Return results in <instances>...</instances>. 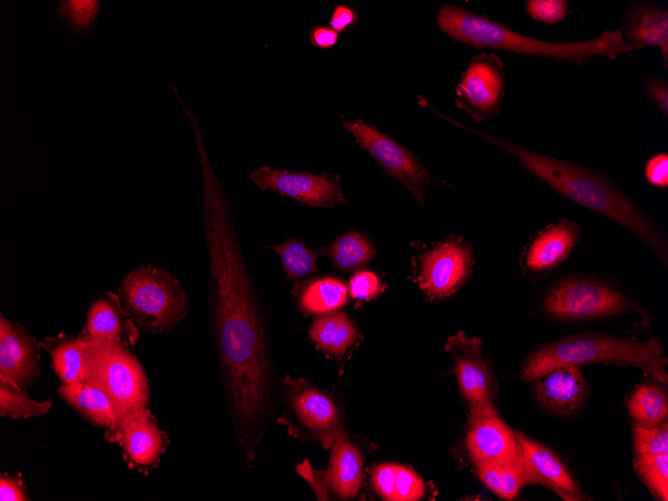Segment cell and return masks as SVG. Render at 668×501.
<instances>
[{
	"label": "cell",
	"mask_w": 668,
	"mask_h": 501,
	"mask_svg": "<svg viewBox=\"0 0 668 501\" xmlns=\"http://www.w3.org/2000/svg\"><path fill=\"white\" fill-rule=\"evenodd\" d=\"M202 192L215 331L232 409L251 452L262 435L270 400L265 330L218 178L204 177Z\"/></svg>",
	"instance_id": "6da1fadb"
},
{
	"label": "cell",
	"mask_w": 668,
	"mask_h": 501,
	"mask_svg": "<svg viewBox=\"0 0 668 501\" xmlns=\"http://www.w3.org/2000/svg\"><path fill=\"white\" fill-rule=\"evenodd\" d=\"M444 118L509 152L529 172L558 193L627 228L646 242L662 259H667L666 244L649 218L632 200L598 173L578 164L556 159L470 129L447 116Z\"/></svg>",
	"instance_id": "7a4b0ae2"
},
{
	"label": "cell",
	"mask_w": 668,
	"mask_h": 501,
	"mask_svg": "<svg viewBox=\"0 0 668 501\" xmlns=\"http://www.w3.org/2000/svg\"><path fill=\"white\" fill-rule=\"evenodd\" d=\"M437 25L454 41L475 48L501 49L517 54L553 58L575 65L594 56L615 59L621 54L638 50L624 40L620 28L604 31L590 40L551 42L517 33L500 22L455 5H444L439 9Z\"/></svg>",
	"instance_id": "3957f363"
},
{
	"label": "cell",
	"mask_w": 668,
	"mask_h": 501,
	"mask_svg": "<svg viewBox=\"0 0 668 501\" xmlns=\"http://www.w3.org/2000/svg\"><path fill=\"white\" fill-rule=\"evenodd\" d=\"M617 363L638 367L667 383L666 358L656 338L646 342L605 334H579L558 339L534 351L522 369V379L531 381L565 365Z\"/></svg>",
	"instance_id": "277c9868"
},
{
	"label": "cell",
	"mask_w": 668,
	"mask_h": 501,
	"mask_svg": "<svg viewBox=\"0 0 668 501\" xmlns=\"http://www.w3.org/2000/svg\"><path fill=\"white\" fill-rule=\"evenodd\" d=\"M118 296L139 331L164 334L182 321L189 309L180 282L168 271L141 265L120 282Z\"/></svg>",
	"instance_id": "5b68a950"
},
{
	"label": "cell",
	"mask_w": 668,
	"mask_h": 501,
	"mask_svg": "<svg viewBox=\"0 0 668 501\" xmlns=\"http://www.w3.org/2000/svg\"><path fill=\"white\" fill-rule=\"evenodd\" d=\"M83 335L86 341L84 382L107 395L119 418L147 408L149 387L137 358L121 343Z\"/></svg>",
	"instance_id": "8992f818"
},
{
	"label": "cell",
	"mask_w": 668,
	"mask_h": 501,
	"mask_svg": "<svg viewBox=\"0 0 668 501\" xmlns=\"http://www.w3.org/2000/svg\"><path fill=\"white\" fill-rule=\"evenodd\" d=\"M283 389L285 409L278 422L295 438L320 443L326 450L332 447L345 432L336 401L303 378L286 376Z\"/></svg>",
	"instance_id": "52a82bcc"
},
{
	"label": "cell",
	"mask_w": 668,
	"mask_h": 501,
	"mask_svg": "<svg viewBox=\"0 0 668 501\" xmlns=\"http://www.w3.org/2000/svg\"><path fill=\"white\" fill-rule=\"evenodd\" d=\"M471 418L497 415L495 383L482 353V341L460 330L445 344Z\"/></svg>",
	"instance_id": "ba28073f"
},
{
	"label": "cell",
	"mask_w": 668,
	"mask_h": 501,
	"mask_svg": "<svg viewBox=\"0 0 668 501\" xmlns=\"http://www.w3.org/2000/svg\"><path fill=\"white\" fill-rule=\"evenodd\" d=\"M343 127L369 152L383 170L400 181L423 207L429 184L426 169L408 149L363 119L349 121L340 116Z\"/></svg>",
	"instance_id": "9c48e42d"
},
{
	"label": "cell",
	"mask_w": 668,
	"mask_h": 501,
	"mask_svg": "<svg viewBox=\"0 0 668 501\" xmlns=\"http://www.w3.org/2000/svg\"><path fill=\"white\" fill-rule=\"evenodd\" d=\"M546 311L558 319H591L628 310L631 303L616 289L589 278L560 282L545 298Z\"/></svg>",
	"instance_id": "30bf717a"
},
{
	"label": "cell",
	"mask_w": 668,
	"mask_h": 501,
	"mask_svg": "<svg viewBox=\"0 0 668 501\" xmlns=\"http://www.w3.org/2000/svg\"><path fill=\"white\" fill-rule=\"evenodd\" d=\"M503 61L496 53L473 56L456 86L455 103L476 121L497 117L504 97Z\"/></svg>",
	"instance_id": "8fae6325"
},
{
	"label": "cell",
	"mask_w": 668,
	"mask_h": 501,
	"mask_svg": "<svg viewBox=\"0 0 668 501\" xmlns=\"http://www.w3.org/2000/svg\"><path fill=\"white\" fill-rule=\"evenodd\" d=\"M364 457L362 450L346 433H342L333 443L326 472L315 471L308 461L297 466L320 500H327V492L336 499L349 500L360 491L363 477Z\"/></svg>",
	"instance_id": "7c38bea8"
},
{
	"label": "cell",
	"mask_w": 668,
	"mask_h": 501,
	"mask_svg": "<svg viewBox=\"0 0 668 501\" xmlns=\"http://www.w3.org/2000/svg\"><path fill=\"white\" fill-rule=\"evenodd\" d=\"M249 177L261 189L272 190L303 205L331 208L347 203L338 175L273 169L264 165L252 171Z\"/></svg>",
	"instance_id": "4fadbf2b"
},
{
	"label": "cell",
	"mask_w": 668,
	"mask_h": 501,
	"mask_svg": "<svg viewBox=\"0 0 668 501\" xmlns=\"http://www.w3.org/2000/svg\"><path fill=\"white\" fill-rule=\"evenodd\" d=\"M472 264L469 247L452 237L421 257L418 283L432 299L453 294L465 281Z\"/></svg>",
	"instance_id": "5bb4252c"
},
{
	"label": "cell",
	"mask_w": 668,
	"mask_h": 501,
	"mask_svg": "<svg viewBox=\"0 0 668 501\" xmlns=\"http://www.w3.org/2000/svg\"><path fill=\"white\" fill-rule=\"evenodd\" d=\"M39 377V351L35 338L18 323L0 316V380L26 387Z\"/></svg>",
	"instance_id": "9a60e30c"
},
{
	"label": "cell",
	"mask_w": 668,
	"mask_h": 501,
	"mask_svg": "<svg viewBox=\"0 0 668 501\" xmlns=\"http://www.w3.org/2000/svg\"><path fill=\"white\" fill-rule=\"evenodd\" d=\"M527 484H541L564 500H583L584 496L562 464L549 449L515 432Z\"/></svg>",
	"instance_id": "2e32d148"
},
{
	"label": "cell",
	"mask_w": 668,
	"mask_h": 501,
	"mask_svg": "<svg viewBox=\"0 0 668 501\" xmlns=\"http://www.w3.org/2000/svg\"><path fill=\"white\" fill-rule=\"evenodd\" d=\"M110 442L119 443L127 458L138 466L158 461L163 449V436L147 408L119 418L113 431L106 432Z\"/></svg>",
	"instance_id": "e0dca14e"
},
{
	"label": "cell",
	"mask_w": 668,
	"mask_h": 501,
	"mask_svg": "<svg viewBox=\"0 0 668 501\" xmlns=\"http://www.w3.org/2000/svg\"><path fill=\"white\" fill-rule=\"evenodd\" d=\"M466 447L474 464L507 459L519 452L515 432L497 415L471 418Z\"/></svg>",
	"instance_id": "ac0fdd59"
},
{
	"label": "cell",
	"mask_w": 668,
	"mask_h": 501,
	"mask_svg": "<svg viewBox=\"0 0 668 501\" xmlns=\"http://www.w3.org/2000/svg\"><path fill=\"white\" fill-rule=\"evenodd\" d=\"M86 336L95 340L135 345L139 329L123 308L118 294L108 293L95 300L86 318Z\"/></svg>",
	"instance_id": "d6986e66"
},
{
	"label": "cell",
	"mask_w": 668,
	"mask_h": 501,
	"mask_svg": "<svg viewBox=\"0 0 668 501\" xmlns=\"http://www.w3.org/2000/svg\"><path fill=\"white\" fill-rule=\"evenodd\" d=\"M620 29L624 40L637 49L658 47L667 68L668 11L665 8L653 3H636L624 15Z\"/></svg>",
	"instance_id": "ffe728a7"
},
{
	"label": "cell",
	"mask_w": 668,
	"mask_h": 501,
	"mask_svg": "<svg viewBox=\"0 0 668 501\" xmlns=\"http://www.w3.org/2000/svg\"><path fill=\"white\" fill-rule=\"evenodd\" d=\"M537 379L540 400L556 413L574 412L586 397V382L579 365L560 366Z\"/></svg>",
	"instance_id": "44dd1931"
},
{
	"label": "cell",
	"mask_w": 668,
	"mask_h": 501,
	"mask_svg": "<svg viewBox=\"0 0 668 501\" xmlns=\"http://www.w3.org/2000/svg\"><path fill=\"white\" fill-rule=\"evenodd\" d=\"M579 227L575 222L561 219L543 229L533 239L526 254V264L532 271L551 269L561 263L576 245Z\"/></svg>",
	"instance_id": "7402d4cb"
},
{
	"label": "cell",
	"mask_w": 668,
	"mask_h": 501,
	"mask_svg": "<svg viewBox=\"0 0 668 501\" xmlns=\"http://www.w3.org/2000/svg\"><path fill=\"white\" fill-rule=\"evenodd\" d=\"M374 492L388 501H417L426 491L422 478L410 467L394 463L375 465L370 471Z\"/></svg>",
	"instance_id": "603a6c76"
},
{
	"label": "cell",
	"mask_w": 668,
	"mask_h": 501,
	"mask_svg": "<svg viewBox=\"0 0 668 501\" xmlns=\"http://www.w3.org/2000/svg\"><path fill=\"white\" fill-rule=\"evenodd\" d=\"M58 393L70 406L92 424L113 431L119 415L111 400L101 390L85 383L62 384Z\"/></svg>",
	"instance_id": "cb8c5ba5"
},
{
	"label": "cell",
	"mask_w": 668,
	"mask_h": 501,
	"mask_svg": "<svg viewBox=\"0 0 668 501\" xmlns=\"http://www.w3.org/2000/svg\"><path fill=\"white\" fill-rule=\"evenodd\" d=\"M357 336L355 324L339 309L319 314L309 328L310 339L338 360L356 341Z\"/></svg>",
	"instance_id": "d4e9b609"
},
{
	"label": "cell",
	"mask_w": 668,
	"mask_h": 501,
	"mask_svg": "<svg viewBox=\"0 0 668 501\" xmlns=\"http://www.w3.org/2000/svg\"><path fill=\"white\" fill-rule=\"evenodd\" d=\"M482 483L499 497L511 500L527 484L520 452L515 456L475 464Z\"/></svg>",
	"instance_id": "484cf974"
},
{
	"label": "cell",
	"mask_w": 668,
	"mask_h": 501,
	"mask_svg": "<svg viewBox=\"0 0 668 501\" xmlns=\"http://www.w3.org/2000/svg\"><path fill=\"white\" fill-rule=\"evenodd\" d=\"M297 303L306 314H322L338 309L348 302L346 284L335 277H322L295 288Z\"/></svg>",
	"instance_id": "4316f807"
},
{
	"label": "cell",
	"mask_w": 668,
	"mask_h": 501,
	"mask_svg": "<svg viewBox=\"0 0 668 501\" xmlns=\"http://www.w3.org/2000/svg\"><path fill=\"white\" fill-rule=\"evenodd\" d=\"M86 341L82 334L56 344L50 350L52 367L62 384L84 382Z\"/></svg>",
	"instance_id": "83f0119b"
},
{
	"label": "cell",
	"mask_w": 668,
	"mask_h": 501,
	"mask_svg": "<svg viewBox=\"0 0 668 501\" xmlns=\"http://www.w3.org/2000/svg\"><path fill=\"white\" fill-rule=\"evenodd\" d=\"M338 269L349 271L366 265L373 258L374 248L358 231L337 237L324 251Z\"/></svg>",
	"instance_id": "f1b7e54d"
},
{
	"label": "cell",
	"mask_w": 668,
	"mask_h": 501,
	"mask_svg": "<svg viewBox=\"0 0 668 501\" xmlns=\"http://www.w3.org/2000/svg\"><path fill=\"white\" fill-rule=\"evenodd\" d=\"M101 13L99 0H57L56 18L74 37L90 36Z\"/></svg>",
	"instance_id": "f546056e"
},
{
	"label": "cell",
	"mask_w": 668,
	"mask_h": 501,
	"mask_svg": "<svg viewBox=\"0 0 668 501\" xmlns=\"http://www.w3.org/2000/svg\"><path fill=\"white\" fill-rule=\"evenodd\" d=\"M630 414L643 426H656L667 417L665 392L654 385H642L627 401Z\"/></svg>",
	"instance_id": "4dcf8cb0"
},
{
	"label": "cell",
	"mask_w": 668,
	"mask_h": 501,
	"mask_svg": "<svg viewBox=\"0 0 668 501\" xmlns=\"http://www.w3.org/2000/svg\"><path fill=\"white\" fill-rule=\"evenodd\" d=\"M51 407V401H35L22 388L0 380L1 417L13 419L35 417L46 414Z\"/></svg>",
	"instance_id": "1f68e13d"
},
{
	"label": "cell",
	"mask_w": 668,
	"mask_h": 501,
	"mask_svg": "<svg viewBox=\"0 0 668 501\" xmlns=\"http://www.w3.org/2000/svg\"><path fill=\"white\" fill-rule=\"evenodd\" d=\"M267 248L280 256L288 279L301 278L316 270L318 253L295 238Z\"/></svg>",
	"instance_id": "d6a6232c"
},
{
	"label": "cell",
	"mask_w": 668,
	"mask_h": 501,
	"mask_svg": "<svg viewBox=\"0 0 668 501\" xmlns=\"http://www.w3.org/2000/svg\"><path fill=\"white\" fill-rule=\"evenodd\" d=\"M639 475L662 500H668V453L636 457Z\"/></svg>",
	"instance_id": "836d02e7"
},
{
	"label": "cell",
	"mask_w": 668,
	"mask_h": 501,
	"mask_svg": "<svg viewBox=\"0 0 668 501\" xmlns=\"http://www.w3.org/2000/svg\"><path fill=\"white\" fill-rule=\"evenodd\" d=\"M636 457L668 453L667 422L656 426L638 425L634 429Z\"/></svg>",
	"instance_id": "e575fe53"
},
{
	"label": "cell",
	"mask_w": 668,
	"mask_h": 501,
	"mask_svg": "<svg viewBox=\"0 0 668 501\" xmlns=\"http://www.w3.org/2000/svg\"><path fill=\"white\" fill-rule=\"evenodd\" d=\"M568 2L564 0H528L525 7L527 13L536 21L555 24L562 21L568 10Z\"/></svg>",
	"instance_id": "d590c367"
},
{
	"label": "cell",
	"mask_w": 668,
	"mask_h": 501,
	"mask_svg": "<svg viewBox=\"0 0 668 501\" xmlns=\"http://www.w3.org/2000/svg\"><path fill=\"white\" fill-rule=\"evenodd\" d=\"M381 292V283L371 271L356 272L349 281V293L352 298L370 300Z\"/></svg>",
	"instance_id": "8d00e7d4"
},
{
	"label": "cell",
	"mask_w": 668,
	"mask_h": 501,
	"mask_svg": "<svg viewBox=\"0 0 668 501\" xmlns=\"http://www.w3.org/2000/svg\"><path fill=\"white\" fill-rule=\"evenodd\" d=\"M645 176L649 183L658 187L668 186V156L665 153L651 157L645 165Z\"/></svg>",
	"instance_id": "74e56055"
},
{
	"label": "cell",
	"mask_w": 668,
	"mask_h": 501,
	"mask_svg": "<svg viewBox=\"0 0 668 501\" xmlns=\"http://www.w3.org/2000/svg\"><path fill=\"white\" fill-rule=\"evenodd\" d=\"M358 18L359 14L354 7L338 4L331 13L329 26L338 33L345 32L356 25Z\"/></svg>",
	"instance_id": "f35d334b"
},
{
	"label": "cell",
	"mask_w": 668,
	"mask_h": 501,
	"mask_svg": "<svg viewBox=\"0 0 668 501\" xmlns=\"http://www.w3.org/2000/svg\"><path fill=\"white\" fill-rule=\"evenodd\" d=\"M338 39L339 33L330 26L316 24L309 30L310 43L319 48H331L336 45Z\"/></svg>",
	"instance_id": "ab89813d"
},
{
	"label": "cell",
	"mask_w": 668,
	"mask_h": 501,
	"mask_svg": "<svg viewBox=\"0 0 668 501\" xmlns=\"http://www.w3.org/2000/svg\"><path fill=\"white\" fill-rule=\"evenodd\" d=\"M645 86L665 116L668 115V86L666 81L657 78H649Z\"/></svg>",
	"instance_id": "60d3db41"
},
{
	"label": "cell",
	"mask_w": 668,
	"mask_h": 501,
	"mask_svg": "<svg viewBox=\"0 0 668 501\" xmlns=\"http://www.w3.org/2000/svg\"><path fill=\"white\" fill-rule=\"evenodd\" d=\"M0 500L1 501H25L22 486L14 478L1 476L0 478Z\"/></svg>",
	"instance_id": "b9f144b4"
}]
</instances>
